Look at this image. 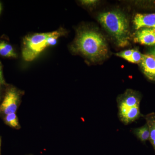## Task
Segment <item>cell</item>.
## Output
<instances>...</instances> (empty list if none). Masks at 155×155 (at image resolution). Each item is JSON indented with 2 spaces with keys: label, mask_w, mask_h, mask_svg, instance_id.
I'll return each mask as SVG.
<instances>
[{
  "label": "cell",
  "mask_w": 155,
  "mask_h": 155,
  "mask_svg": "<svg viewBox=\"0 0 155 155\" xmlns=\"http://www.w3.org/2000/svg\"><path fill=\"white\" fill-rule=\"evenodd\" d=\"M72 48L74 52L81 54L93 62L105 59L108 54V45L104 37L101 32L89 28L78 31Z\"/></svg>",
  "instance_id": "cell-1"
},
{
  "label": "cell",
  "mask_w": 155,
  "mask_h": 155,
  "mask_svg": "<svg viewBox=\"0 0 155 155\" xmlns=\"http://www.w3.org/2000/svg\"><path fill=\"white\" fill-rule=\"evenodd\" d=\"M98 20L119 46L123 48L129 45V22L125 14L119 11H109L101 13Z\"/></svg>",
  "instance_id": "cell-2"
},
{
  "label": "cell",
  "mask_w": 155,
  "mask_h": 155,
  "mask_svg": "<svg viewBox=\"0 0 155 155\" xmlns=\"http://www.w3.org/2000/svg\"><path fill=\"white\" fill-rule=\"evenodd\" d=\"M141 97L137 92L127 90L117 99L118 115L120 121L125 125L130 124L140 117Z\"/></svg>",
  "instance_id": "cell-3"
},
{
  "label": "cell",
  "mask_w": 155,
  "mask_h": 155,
  "mask_svg": "<svg viewBox=\"0 0 155 155\" xmlns=\"http://www.w3.org/2000/svg\"><path fill=\"white\" fill-rule=\"evenodd\" d=\"M51 32L35 33L25 37L23 41L22 55L25 61L34 60L41 53L48 47V38Z\"/></svg>",
  "instance_id": "cell-4"
},
{
  "label": "cell",
  "mask_w": 155,
  "mask_h": 155,
  "mask_svg": "<svg viewBox=\"0 0 155 155\" xmlns=\"http://www.w3.org/2000/svg\"><path fill=\"white\" fill-rule=\"evenodd\" d=\"M20 95L19 92L15 88L9 89L0 104V114L6 116L16 113L20 103Z\"/></svg>",
  "instance_id": "cell-5"
},
{
  "label": "cell",
  "mask_w": 155,
  "mask_h": 155,
  "mask_svg": "<svg viewBox=\"0 0 155 155\" xmlns=\"http://www.w3.org/2000/svg\"><path fill=\"white\" fill-rule=\"evenodd\" d=\"M134 41L141 45H155V28H143L137 31Z\"/></svg>",
  "instance_id": "cell-6"
},
{
  "label": "cell",
  "mask_w": 155,
  "mask_h": 155,
  "mask_svg": "<svg viewBox=\"0 0 155 155\" xmlns=\"http://www.w3.org/2000/svg\"><path fill=\"white\" fill-rule=\"evenodd\" d=\"M133 22L134 28L137 30L143 28H155V13L137 14Z\"/></svg>",
  "instance_id": "cell-7"
},
{
  "label": "cell",
  "mask_w": 155,
  "mask_h": 155,
  "mask_svg": "<svg viewBox=\"0 0 155 155\" xmlns=\"http://www.w3.org/2000/svg\"><path fill=\"white\" fill-rule=\"evenodd\" d=\"M143 72L149 80L155 81V58L150 54H143L140 63Z\"/></svg>",
  "instance_id": "cell-8"
},
{
  "label": "cell",
  "mask_w": 155,
  "mask_h": 155,
  "mask_svg": "<svg viewBox=\"0 0 155 155\" xmlns=\"http://www.w3.org/2000/svg\"><path fill=\"white\" fill-rule=\"evenodd\" d=\"M144 117L150 129L149 140L155 150V114L150 113Z\"/></svg>",
  "instance_id": "cell-9"
},
{
  "label": "cell",
  "mask_w": 155,
  "mask_h": 155,
  "mask_svg": "<svg viewBox=\"0 0 155 155\" xmlns=\"http://www.w3.org/2000/svg\"><path fill=\"white\" fill-rule=\"evenodd\" d=\"M132 131L134 134L141 142H145L149 140L150 129L147 123L141 127L134 128Z\"/></svg>",
  "instance_id": "cell-10"
},
{
  "label": "cell",
  "mask_w": 155,
  "mask_h": 155,
  "mask_svg": "<svg viewBox=\"0 0 155 155\" xmlns=\"http://www.w3.org/2000/svg\"><path fill=\"white\" fill-rule=\"evenodd\" d=\"M0 55L7 58H16V53L11 45L4 41L0 42Z\"/></svg>",
  "instance_id": "cell-11"
},
{
  "label": "cell",
  "mask_w": 155,
  "mask_h": 155,
  "mask_svg": "<svg viewBox=\"0 0 155 155\" xmlns=\"http://www.w3.org/2000/svg\"><path fill=\"white\" fill-rule=\"evenodd\" d=\"M5 122L10 127L18 129L20 127L19 120L16 113L8 114L4 118Z\"/></svg>",
  "instance_id": "cell-12"
},
{
  "label": "cell",
  "mask_w": 155,
  "mask_h": 155,
  "mask_svg": "<svg viewBox=\"0 0 155 155\" xmlns=\"http://www.w3.org/2000/svg\"><path fill=\"white\" fill-rule=\"evenodd\" d=\"M143 54L137 50L134 49L132 55L128 62L134 64H140L142 59Z\"/></svg>",
  "instance_id": "cell-13"
},
{
  "label": "cell",
  "mask_w": 155,
  "mask_h": 155,
  "mask_svg": "<svg viewBox=\"0 0 155 155\" xmlns=\"http://www.w3.org/2000/svg\"><path fill=\"white\" fill-rule=\"evenodd\" d=\"M134 49L125 50L120 52L116 53V55L118 57L122 58L127 61H129L132 55Z\"/></svg>",
  "instance_id": "cell-14"
},
{
  "label": "cell",
  "mask_w": 155,
  "mask_h": 155,
  "mask_svg": "<svg viewBox=\"0 0 155 155\" xmlns=\"http://www.w3.org/2000/svg\"><path fill=\"white\" fill-rule=\"evenodd\" d=\"M81 2L83 5L86 6L93 5L95 3H97V1L94 0H85V1H81Z\"/></svg>",
  "instance_id": "cell-15"
},
{
  "label": "cell",
  "mask_w": 155,
  "mask_h": 155,
  "mask_svg": "<svg viewBox=\"0 0 155 155\" xmlns=\"http://www.w3.org/2000/svg\"><path fill=\"white\" fill-rule=\"evenodd\" d=\"M5 83V81L3 76L2 67H1V65H0V84H3Z\"/></svg>",
  "instance_id": "cell-16"
},
{
  "label": "cell",
  "mask_w": 155,
  "mask_h": 155,
  "mask_svg": "<svg viewBox=\"0 0 155 155\" xmlns=\"http://www.w3.org/2000/svg\"><path fill=\"white\" fill-rule=\"evenodd\" d=\"M150 54L151 55L154 56V57L155 58V53L150 52Z\"/></svg>",
  "instance_id": "cell-17"
},
{
  "label": "cell",
  "mask_w": 155,
  "mask_h": 155,
  "mask_svg": "<svg viewBox=\"0 0 155 155\" xmlns=\"http://www.w3.org/2000/svg\"><path fill=\"white\" fill-rule=\"evenodd\" d=\"M151 52L155 53V48L151 51Z\"/></svg>",
  "instance_id": "cell-18"
},
{
  "label": "cell",
  "mask_w": 155,
  "mask_h": 155,
  "mask_svg": "<svg viewBox=\"0 0 155 155\" xmlns=\"http://www.w3.org/2000/svg\"><path fill=\"white\" fill-rule=\"evenodd\" d=\"M1 139L0 138V155H1Z\"/></svg>",
  "instance_id": "cell-19"
},
{
  "label": "cell",
  "mask_w": 155,
  "mask_h": 155,
  "mask_svg": "<svg viewBox=\"0 0 155 155\" xmlns=\"http://www.w3.org/2000/svg\"><path fill=\"white\" fill-rule=\"evenodd\" d=\"M0 11H1V5H0Z\"/></svg>",
  "instance_id": "cell-20"
}]
</instances>
